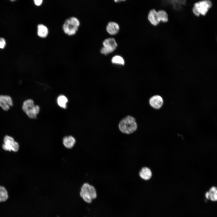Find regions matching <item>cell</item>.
Here are the masks:
<instances>
[{
  "label": "cell",
  "mask_w": 217,
  "mask_h": 217,
  "mask_svg": "<svg viewBox=\"0 0 217 217\" xmlns=\"http://www.w3.org/2000/svg\"><path fill=\"white\" fill-rule=\"evenodd\" d=\"M8 197L7 190L4 187L0 186V202L5 201Z\"/></svg>",
  "instance_id": "18"
},
{
  "label": "cell",
  "mask_w": 217,
  "mask_h": 217,
  "mask_svg": "<svg viewBox=\"0 0 217 217\" xmlns=\"http://www.w3.org/2000/svg\"><path fill=\"white\" fill-rule=\"evenodd\" d=\"M57 101L58 104L60 107L64 109L66 108L68 99L65 96L63 95H60L58 97Z\"/></svg>",
  "instance_id": "17"
},
{
  "label": "cell",
  "mask_w": 217,
  "mask_h": 217,
  "mask_svg": "<svg viewBox=\"0 0 217 217\" xmlns=\"http://www.w3.org/2000/svg\"><path fill=\"white\" fill-rule=\"evenodd\" d=\"M43 1L42 0H34V3L35 5L37 6L40 5L42 3Z\"/></svg>",
  "instance_id": "22"
},
{
  "label": "cell",
  "mask_w": 217,
  "mask_h": 217,
  "mask_svg": "<svg viewBox=\"0 0 217 217\" xmlns=\"http://www.w3.org/2000/svg\"><path fill=\"white\" fill-rule=\"evenodd\" d=\"M212 3L209 0H203L195 3L192 11L193 14L197 16L200 15L204 16L211 7Z\"/></svg>",
  "instance_id": "5"
},
{
  "label": "cell",
  "mask_w": 217,
  "mask_h": 217,
  "mask_svg": "<svg viewBox=\"0 0 217 217\" xmlns=\"http://www.w3.org/2000/svg\"><path fill=\"white\" fill-rule=\"evenodd\" d=\"M139 175L141 178L146 181L150 179L152 175L150 169L146 167L142 168L139 172Z\"/></svg>",
  "instance_id": "13"
},
{
  "label": "cell",
  "mask_w": 217,
  "mask_h": 217,
  "mask_svg": "<svg viewBox=\"0 0 217 217\" xmlns=\"http://www.w3.org/2000/svg\"><path fill=\"white\" fill-rule=\"evenodd\" d=\"M80 196L84 200L88 203L91 202L92 200L97 197V194L94 187L88 183H85L81 189Z\"/></svg>",
  "instance_id": "2"
},
{
  "label": "cell",
  "mask_w": 217,
  "mask_h": 217,
  "mask_svg": "<svg viewBox=\"0 0 217 217\" xmlns=\"http://www.w3.org/2000/svg\"><path fill=\"white\" fill-rule=\"evenodd\" d=\"M103 47L100 50L101 53L107 55L113 52L116 49L118 45L115 40L113 38L105 39L102 43Z\"/></svg>",
  "instance_id": "6"
},
{
  "label": "cell",
  "mask_w": 217,
  "mask_h": 217,
  "mask_svg": "<svg viewBox=\"0 0 217 217\" xmlns=\"http://www.w3.org/2000/svg\"><path fill=\"white\" fill-rule=\"evenodd\" d=\"M205 197L208 200L215 202L217 201V187L213 186L205 194Z\"/></svg>",
  "instance_id": "12"
},
{
  "label": "cell",
  "mask_w": 217,
  "mask_h": 217,
  "mask_svg": "<svg viewBox=\"0 0 217 217\" xmlns=\"http://www.w3.org/2000/svg\"><path fill=\"white\" fill-rule=\"evenodd\" d=\"M167 3L172 5L174 9L179 10H181L182 6L185 5V0H171L167 1Z\"/></svg>",
  "instance_id": "16"
},
{
  "label": "cell",
  "mask_w": 217,
  "mask_h": 217,
  "mask_svg": "<svg viewBox=\"0 0 217 217\" xmlns=\"http://www.w3.org/2000/svg\"><path fill=\"white\" fill-rule=\"evenodd\" d=\"M157 12L160 22H166L168 21V15L165 11L161 10H159Z\"/></svg>",
  "instance_id": "19"
},
{
  "label": "cell",
  "mask_w": 217,
  "mask_h": 217,
  "mask_svg": "<svg viewBox=\"0 0 217 217\" xmlns=\"http://www.w3.org/2000/svg\"><path fill=\"white\" fill-rule=\"evenodd\" d=\"M124 0H115V1L116 2H118L124 1Z\"/></svg>",
  "instance_id": "23"
},
{
  "label": "cell",
  "mask_w": 217,
  "mask_h": 217,
  "mask_svg": "<svg viewBox=\"0 0 217 217\" xmlns=\"http://www.w3.org/2000/svg\"><path fill=\"white\" fill-rule=\"evenodd\" d=\"M75 143V138L72 136L65 137L63 140V143L65 146L68 148L73 147Z\"/></svg>",
  "instance_id": "15"
},
{
  "label": "cell",
  "mask_w": 217,
  "mask_h": 217,
  "mask_svg": "<svg viewBox=\"0 0 217 217\" xmlns=\"http://www.w3.org/2000/svg\"><path fill=\"white\" fill-rule=\"evenodd\" d=\"M149 104L152 108L158 110L161 108L163 105L164 100L162 97L159 95H155L150 97Z\"/></svg>",
  "instance_id": "8"
},
{
  "label": "cell",
  "mask_w": 217,
  "mask_h": 217,
  "mask_svg": "<svg viewBox=\"0 0 217 217\" xmlns=\"http://www.w3.org/2000/svg\"><path fill=\"white\" fill-rule=\"evenodd\" d=\"M13 105L11 97L8 95H0V107L4 111L8 110Z\"/></svg>",
  "instance_id": "9"
},
{
  "label": "cell",
  "mask_w": 217,
  "mask_h": 217,
  "mask_svg": "<svg viewBox=\"0 0 217 217\" xmlns=\"http://www.w3.org/2000/svg\"><path fill=\"white\" fill-rule=\"evenodd\" d=\"M118 126L120 131L126 134L134 133L137 128L135 119L131 116H127L121 120Z\"/></svg>",
  "instance_id": "1"
},
{
  "label": "cell",
  "mask_w": 217,
  "mask_h": 217,
  "mask_svg": "<svg viewBox=\"0 0 217 217\" xmlns=\"http://www.w3.org/2000/svg\"><path fill=\"white\" fill-rule=\"evenodd\" d=\"M3 141L4 143L2 144V147L5 150L10 151H12L16 152L18 150L19 144L14 141L12 137L6 135L4 137Z\"/></svg>",
  "instance_id": "7"
},
{
  "label": "cell",
  "mask_w": 217,
  "mask_h": 217,
  "mask_svg": "<svg viewBox=\"0 0 217 217\" xmlns=\"http://www.w3.org/2000/svg\"><path fill=\"white\" fill-rule=\"evenodd\" d=\"M80 25L79 20L75 17H71L67 19L63 26L64 33L69 36L75 34Z\"/></svg>",
  "instance_id": "3"
},
{
  "label": "cell",
  "mask_w": 217,
  "mask_h": 217,
  "mask_svg": "<svg viewBox=\"0 0 217 217\" xmlns=\"http://www.w3.org/2000/svg\"><path fill=\"white\" fill-rule=\"evenodd\" d=\"M119 30V26L118 24L113 21L109 22L106 27V30L107 32L112 35H114L117 34Z\"/></svg>",
  "instance_id": "11"
},
{
  "label": "cell",
  "mask_w": 217,
  "mask_h": 217,
  "mask_svg": "<svg viewBox=\"0 0 217 217\" xmlns=\"http://www.w3.org/2000/svg\"><path fill=\"white\" fill-rule=\"evenodd\" d=\"M148 19L150 23L154 26H156L160 22L158 12L155 9L150 10L148 15Z\"/></svg>",
  "instance_id": "10"
},
{
  "label": "cell",
  "mask_w": 217,
  "mask_h": 217,
  "mask_svg": "<svg viewBox=\"0 0 217 217\" xmlns=\"http://www.w3.org/2000/svg\"><path fill=\"white\" fill-rule=\"evenodd\" d=\"M22 108L28 117L32 119L36 118L40 111L39 107L35 105L33 101L31 99L27 100L24 102Z\"/></svg>",
  "instance_id": "4"
},
{
  "label": "cell",
  "mask_w": 217,
  "mask_h": 217,
  "mask_svg": "<svg viewBox=\"0 0 217 217\" xmlns=\"http://www.w3.org/2000/svg\"><path fill=\"white\" fill-rule=\"evenodd\" d=\"M37 33L38 36L42 38L46 37L48 34V30L45 26L39 24L37 26Z\"/></svg>",
  "instance_id": "14"
},
{
  "label": "cell",
  "mask_w": 217,
  "mask_h": 217,
  "mask_svg": "<svg viewBox=\"0 0 217 217\" xmlns=\"http://www.w3.org/2000/svg\"><path fill=\"white\" fill-rule=\"evenodd\" d=\"M5 44L6 42L5 39L2 38H0V48H4Z\"/></svg>",
  "instance_id": "21"
},
{
  "label": "cell",
  "mask_w": 217,
  "mask_h": 217,
  "mask_svg": "<svg viewBox=\"0 0 217 217\" xmlns=\"http://www.w3.org/2000/svg\"><path fill=\"white\" fill-rule=\"evenodd\" d=\"M112 62L116 64L124 65V61L123 58L121 56L115 55L113 56L111 60Z\"/></svg>",
  "instance_id": "20"
}]
</instances>
